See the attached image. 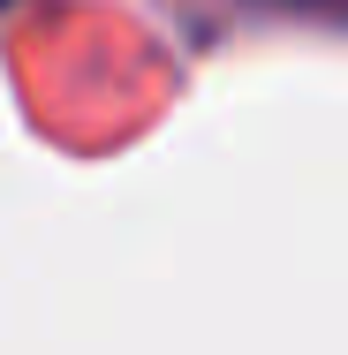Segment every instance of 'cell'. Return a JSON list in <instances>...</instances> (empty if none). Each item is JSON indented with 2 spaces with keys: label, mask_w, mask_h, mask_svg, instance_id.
<instances>
[{
  "label": "cell",
  "mask_w": 348,
  "mask_h": 355,
  "mask_svg": "<svg viewBox=\"0 0 348 355\" xmlns=\"http://www.w3.org/2000/svg\"><path fill=\"white\" fill-rule=\"evenodd\" d=\"M0 8H8V0H0Z\"/></svg>",
  "instance_id": "6da1fadb"
}]
</instances>
